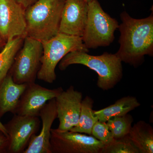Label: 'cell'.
Masks as SVG:
<instances>
[{"label":"cell","mask_w":153,"mask_h":153,"mask_svg":"<svg viewBox=\"0 0 153 153\" xmlns=\"http://www.w3.org/2000/svg\"><path fill=\"white\" fill-rule=\"evenodd\" d=\"M120 17V46L115 54L122 62L137 68L144 61L145 56H153V12L147 18L136 19L124 11Z\"/></svg>","instance_id":"6da1fadb"},{"label":"cell","mask_w":153,"mask_h":153,"mask_svg":"<svg viewBox=\"0 0 153 153\" xmlns=\"http://www.w3.org/2000/svg\"><path fill=\"white\" fill-rule=\"evenodd\" d=\"M82 50H75L63 57L59 64L61 71L74 64H80L95 71L98 75L97 85L103 91L112 89L123 76L122 62L116 55L104 52L102 55H90Z\"/></svg>","instance_id":"7a4b0ae2"},{"label":"cell","mask_w":153,"mask_h":153,"mask_svg":"<svg viewBox=\"0 0 153 153\" xmlns=\"http://www.w3.org/2000/svg\"><path fill=\"white\" fill-rule=\"evenodd\" d=\"M65 0H37L25 10L26 36L47 41L59 33Z\"/></svg>","instance_id":"3957f363"},{"label":"cell","mask_w":153,"mask_h":153,"mask_svg":"<svg viewBox=\"0 0 153 153\" xmlns=\"http://www.w3.org/2000/svg\"><path fill=\"white\" fill-rule=\"evenodd\" d=\"M41 43L43 55L37 77L50 84L56 80L55 68L64 56L75 50L89 51L84 45L82 37L63 33H58L53 38Z\"/></svg>","instance_id":"277c9868"},{"label":"cell","mask_w":153,"mask_h":153,"mask_svg":"<svg viewBox=\"0 0 153 153\" xmlns=\"http://www.w3.org/2000/svg\"><path fill=\"white\" fill-rule=\"evenodd\" d=\"M119 27L118 22L103 10L98 0L88 2L87 22L82 37L88 49L109 46Z\"/></svg>","instance_id":"5b68a950"},{"label":"cell","mask_w":153,"mask_h":153,"mask_svg":"<svg viewBox=\"0 0 153 153\" xmlns=\"http://www.w3.org/2000/svg\"><path fill=\"white\" fill-rule=\"evenodd\" d=\"M43 49L41 41L26 36L9 73L18 84L35 82L41 65Z\"/></svg>","instance_id":"8992f818"},{"label":"cell","mask_w":153,"mask_h":153,"mask_svg":"<svg viewBox=\"0 0 153 153\" xmlns=\"http://www.w3.org/2000/svg\"><path fill=\"white\" fill-rule=\"evenodd\" d=\"M104 146L90 135L58 128L51 129L52 153H101Z\"/></svg>","instance_id":"52a82bcc"},{"label":"cell","mask_w":153,"mask_h":153,"mask_svg":"<svg viewBox=\"0 0 153 153\" xmlns=\"http://www.w3.org/2000/svg\"><path fill=\"white\" fill-rule=\"evenodd\" d=\"M39 117L14 114L4 125L9 138L8 153H23L30 139L40 128Z\"/></svg>","instance_id":"ba28073f"},{"label":"cell","mask_w":153,"mask_h":153,"mask_svg":"<svg viewBox=\"0 0 153 153\" xmlns=\"http://www.w3.org/2000/svg\"><path fill=\"white\" fill-rule=\"evenodd\" d=\"M25 9L16 0H0V36L6 43L26 36Z\"/></svg>","instance_id":"9c48e42d"},{"label":"cell","mask_w":153,"mask_h":153,"mask_svg":"<svg viewBox=\"0 0 153 153\" xmlns=\"http://www.w3.org/2000/svg\"><path fill=\"white\" fill-rule=\"evenodd\" d=\"M63 90L62 87L49 89L36 84H27L14 114L39 117L40 111L49 100L55 98Z\"/></svg>","instance_id":"30bf717a"},{"label":"cell","mask_w":153,"mask_h":153,"mask_svg":"<svg viewBox=\"0 0 153 153\" xmlns=\"http://www.w3.org/2000/svg\"><path fill=\"white\" fill-rule=\"evenodd\" d=\"M57 118L59 121L58 129L70 131L77 125L79 121L82 94L70 86L63 90L55 98Z\"/></svg>","instance_id":"8fae6325"},{"label":"cell","mask_w":153,"mask_h":153,"mask_svg":"<svg viewBox=\"0 0 153 153\" xmlns=\"http://www.w3.org/2000/svg\"><path fill=\"white\" fill-rule=\"evenodd\" d=\"M86 0H65L61 13L59 33L82 37L88 17Z\"/></svg>","instance_id":"7c38bea8"},{"label":"cell","mask_w":153,"mask_h":153,"mask_svg":"<svg viewBox=\"0 0 153 153\" xmlns=\"http://www.w3.org/2000/svg\"><path fill=\"white\" fill-rule=\"evenodd\" d=\"M42 126L38 135L34 134L23 153H52L50 147L51 129L54 121L57 118L55 98L45 104L39 114Z\"/></svg>","instance_id":"4fadbf2b"},{"label":"cell","mask_w":153,"mask_h":153,"mask_svg":"<svg viewBox=\"0 0 153 153\" xmlns=\"http://www.w3.org/2000/svg\"><path fill=\"white\" fill-rule=\"evenodd\" d=\"M27 85L14 82L9 73L0 82V119L7 112L14 114Z\"/></svg>","instance_id":"5bb4252c"},{"label":"cell","mask_w":153,"mask_h":153,"mask_svg":"<svg viewBox=\"0 0 153 153\" xmlns=\"http://www.w3.org/2000/svg\"><path fill=\"white\" fill-rule=\"evenodd\" d=\"M128 136L140 153H153V128L149 124L137 122L132 126Z\"/></svg>","instance_id":"9a60e30c"},{"label":"cell","mask_w":153,"mask_h":153,"mask_svg":"<svg viewBox=\"0 0 153 153\" xmlns=\"http://www.w3.org/2000/svg\"><path fill=\"white\" fill-rule=\"evenodd\" d=\"M140 105L135 97L128 96L120 99L113 104L102 109L94 111L100 121L106 122L115 117L124 115Z\"/></svg>","instance_id":"2e32d148"},{"label":"cell","mask_w":153,"mask_h":153,"mask_svg":"<svg viewBox=\"0 0 153 153\" xmlns=\"http://www.w3.org/2000/svg\"><path fill=\"white\" fill-rule=\"evenodd\" d=\"M94 102L93 100L88 96L82 99L78 123L70 131L91 135L92 128L98 121L93 110Z\"/></svg>","instance_id":"e0dca14e"},{"label":"cell","mask_w":153,"mask_h":153,"mask_svg":"<svg viewBox=\"0 0 153 153\" xmlns=\"http://www.w3.org/2000/svg\"><path fill=\"white\" fill-rule=\"evenodd\" d=\"M25 38L16 37L7 41L0 52V82L8 74Z\"/></svg>","instance_id":"ac0fdd59"},{"label":"cell","mask_w":153,"mask_h":153,"mask_svg":"<svg viewBox=\"0 0 153 153\" xmlns=\"http://www.w3.org/2000/svg\"><path fill=\"white\" fill-rule=\"evenodd\" d=\"M133 121L132 116L128 113L124 115L111 118L106 123L114 138L118 139L128 134Z\"/></svg>","instance_id":"d6986e66"},{"label":"cell","mask_w":153,"mask_h":153,"mask_svg":"<svg viewBox=\"0 0 153 153\" xmlns=\"http://www.w3.org/2000/svg\"><path fill=\"white\" fill-rule=\"evenodd\" d=\"M128 135L118 139H114L108 144L104 146L101 153H140Z\"/></svg>","instance_id":"ffe728a7"},{"label":"cell","mask_w":153,"mask_h":153,"mask_svg":"<svg viewBox=\"0 0 153 153\" xmlns=\"http://www.w3.org/2000/svg\"><path fill=\"white\" fill-rule=\"evenodd\" d=\"M91 135L101 142L104 146L108 144L114 139L106 122L99 120L92 128Z\"/></svg>","instance_id":"44dd1931"},{"label":"cell","mask_w":153,"mask_h":153,"mask_svg":"<svg viewBox=\"0 0 153 153\" xmlns=\"http://www.w3.org/2000/svg\"><path fill=\"white\" fill-rule=\"evenodd\" d=\"M8 137L0 129V153H8Z\"/></svg>","instance_id":"7402d4cb"},{"label":"cell","mask_w":153,"mask_h":153,"mask_svg":"<svg viewBox=\"0 0 153 153\" xmlns=\"http://www.w3.org/2000/svg\"><path fill=\"white\" fill-rule=\"evenodd\" d=\"M16 1L26 10L36 2L37 0H16Z\"/></svg>","instance_id":"603a6c76"},{"label":"cell","mask_w":153,"mask_h":153,"mask_svg":"<svg viewBox=\"0 0 153 153\" xmlns=\"http://www.w3.org/2000/svg\"><path fill=\"white\" fill-rule=\"evenodd\" d=\"M0 129H1V130L4 132L7 135V132H6V129L5 128L4 126V125L1 122V121H0Z\"/></svg>","instance_id":"cb8c5ba5"},{"label":"cell","mask_w":153,"mask_h":153,"mask_svg":"<svg viewBox=\"0 0 153 153\" xmlns=\"http://www.w3.org/2000/svg\"><path fill=\"white\" fill-rule=\"evenodd\" d=\"M6 42L3 40L1 36H0V49L4 47L6 44Z\"/></svg>","instance_id":"d4e9b609"},{"label":"cell","mask_w":153,"mask_h":153,"mask_svg":"<svg viewBox=\"0 0 153 153\" xmlns=\"http://www.w3.org/2000/svg\"><path fill=\"white\" fill-rule=\"evenodd\" d=\"M86 1H87L88 2H89L91 0H86Z\"/></svg>","instance_id":"484cf974"}]
</instances>
